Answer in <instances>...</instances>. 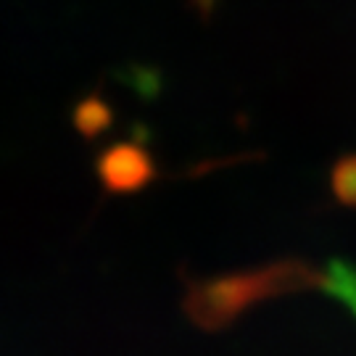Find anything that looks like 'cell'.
Masks as SVG:
<instances>
[]
</instances>
